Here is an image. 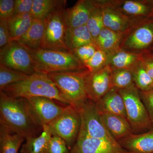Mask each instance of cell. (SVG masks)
Instances as JSON below:
<instances>
[{"instance_id":"cell-1","label":"cell","mask_w":153,"mask_h":153,"mask_svg":"<svg viewBox=\"0 0 153 153\" xmlns=\"http://www.w3.org/2000/svg\"><path fill=\"white\" fill-rule=\"evenodd\" d=\"M0 126L26 138L39 136L43 127L31 117L26 99L10 97L0 91Z\"/></svg>"},{"instance_id":"cell-2","label":"cell","mask_w":153,"mask_h":153,"mask_svg":"<svg viewBox=\"0 0 153 153\" xmlns=\"http://www.w3.org/2000/svg\"><path fill=\"white\" fill-rule=\"evenodd\" d=\"M2 91L13 98L42 97L69 105L48 74L41 72H36L23 81L8 85Z\"/></svg>"},{"instance_id":"cell-3","label":"cell","mask_w":153,"mask_h":153,"mask_svg":"<svg viewBox=\"0 0 153 153\" xmlns=\"http://www.w3.org/2000/svg\"><path fill=\"white\" fill-rule=\"evenodd\" d=\"M28 50L35 62L37 72L47 74L86 69L71 51L42 49Z\"/></svg>"},{"instance_id":"cell-4","label":"cell","mask_w":153,"mask_h":153,"mask_svg":"<svg viewBox=\"0 0 153 153\" xmlns=\"http://www.w3.org/2000/svg\"><path fill=\"white\" fill-rule=\"evenodd\" d=\"M87 69L49 73L48 76L69 105L78 110L88 99L85 85Z\"/></svg>"},{"instance_id":"cell-5","label":"cell","mask_w":153,"mask_h":153,"mask_svg":"<svg viewBox=\"0 0 153 153\" xmlns=\"http://www.w3.org/2000/svg\"><path fill=\"white\" fill-rule=\"evenodd\" d=\"M66 1L53 10L44 19V33L40 49L69 51L66 45L68 30Z\"/></svg>"},{"instance_id":"cell-6","label":"cell","mask_w":153,"mask_h":153,"mask_svg":"<svg viewBox=\"0 0 153 153\" xmlns=\"http://www.w3.org/2000/svg\"><path fill=\"white\" fill-rule=\"evenodd\" d=\"M118 91L123 98L127 119L133 134L145 132L150 128L152 124L147 110L141 99L138 88L134 85Z\"/></svg>"},{"instance_id":"cell-7","label":"cell","mask_w":153,"mask_h":153,"mask_svg":"<svg viewBox=\"0 0 153 153\" xmlns=\"http://www.w3.org/2000/svg\"><path fill=\"white\" fill-rule=\"evenodd\" d=\"M52 136L61 138L71 150L78 137L81 119L79 111L71 105L64 107L63 112L48 125Z\"/></svg>"},{"instance_id":"cell-8","label":"cell","mask_w":153,"mask_h":153,"mask_svg":"<svg viewBox=\"0 0 153 153\" xmlns=\"http://www.w3.org/2000/svg\"><path fill=\"white\" fill-rule=\"evenodd\" d=\"M0 63L28 75L37 72L29 50L16 41H10L1 49Z\"/></svg>"},{"instance_id":"cell-9","label":"cell","mask_w":153,"mask_h":153,"mask_svg":"<svg viewBox=\"0 0 153 153\" xmlns=\"http://www.w3.org/2000/svg\"><path fill=\"white\" fill-rule=\"evenodd\" d=\"M78 110L81 119L80 130L91 137L118 143L102 122L95 102L88 99Z\"/></svg>"},{"instance_id":"cell-10","label":"cell","mask_w":153,"mask_h":153,"mask_svg":"<svg viewBox=\"0 0 153 153\" xmlns=\"http://www.w3.org/2000/svg\"><path fill=\"white\" fill-rule=\"evenodd\" d=\"M26 99V104L31 117L38 125H49L63 112L64 107L57 105L54 100L34 97Z\"/></svg>"},{"instance_id":"cell-11","label":"cell","mask_w":153,"mask_h":153,"mask_svg":"<svg viewBox=\"0 0 153 153\" xmlns=\"http://www.w3.org/2000/svg\"><path fill=\"white\" fill-rule=\"evenodd\" d=\"M112 70L108 64L97 71H88L85 85L88 99L96 102L113 88Z\"/></svg>"},{"instance_id":"cell-12","label":"cell","mask_w":153,"mask_h":153,"mask_svg":"<svg viewBox=\"0 0 153 153\" xmlns=\"http://www.w3.org/2000/svg\"><path fill=\"white\" fill-rule=\"evenodd\" d=\"M70 153H131L119 143L94 138L80 129L75 144Z\"/></svg>"},{"instance_id":"cell-13","label":"cell","mask_w":153,"mask_h":153,"mask_svg":"<svg viewBox=\"0 0 153 153\" xmlns=\"http://www.w3.org/2000/svg\"><path fill=\"white\" fill-rule=\"evenodd\" d=\"M153 41V23H147L134 27L121 45L126 49L138 51L146 49Z\"/></svg>"},{"instance_id":"cell-14","label":"cell","mask_w":153,"mask_h":153,"mask_svg":"<svg viewBox=\"0 0 153 153\" xmlns=\"http://www.w3.org/2000/svg\"><path fill=\"white\" fill-rule=\"evenodd\" d=\"M98 1L79 0L71 8L66 9V18L68 29L86 25Z\"/></svg>"},{"instance_id":"cell-15","label":"cell","mask_w":153,"mask_h":153,"mask_svg":"<svg viewBox=\"0 0 153 153\" xmlns=\"http://www.w3.org/2000/svg\"><path fill=\"white\" fill-rule=\"evenodd\" d=\"M102 7L104 27L118 33H125L131 27L132 20L122 13L110 3L100 1Z\"/></svg>"},{"instance_id":"cell-16","label":"cell","mask_w":153,"mask_h":153,"mask_svg":"<svg viewBox=\"0 0 153 153\" xmlns=\"http://www.w3.org/2000/svg\"><path fill=\"white\" fill-rule=\"evenodd\" d=\"M99 112L107 129L117 142L133 134L127 119L108 113Z\"/></svg>"},{"instance_id":"cell-17","label":"cell","mask_w":153,"mask_h":153,"mask_svg":"<svg viewBox=\"0 0 153 153\" xmlns=\"http://www.w3.org/2000/svg\"><path fill=\"white\" fill-rule=\"evenodd\" d=\"M118 143L131 153H153V130L143 133L132 134Z\"/></svg>"},{"instance_id":"cell-18","label":"cell","mask_w":153,"mask_h":153,"mask_svg":"<svg viewBox=\"0 0 153 153\" xmlns=\"http://www.w3.org/2000/svg\"><path fill=\"white\" fill-rule=\"evenodd\" d=\"M95 104L99 112L117 115L127 119L123 98L118 91L114 88Z\"/></svg>"},{"instance_id":"cell-19","label":"cell","mask_w":153,"mask_h":153,"mask_svg":"<svg viewBox=\"0 0 153 153\" xmlns=\"http://www.w3.org/2000/svg\"><path fill=\"white\" fill-rule=\"evenodd\" d=\"M125 33L114 32L104 27L96 39L95 44L98 49L111 56L121 49Z\"/></svg>"},{"instance_id":"cell-20","label":"cell","mask_w":153,"mask_h":153,"mask_svg":"<svg viewBox=\"0 0 153 153\" xmlns=\"http://www.w3.org/2000/svg\"><path fill=\"white\" fill-rule=\"evenodd\" d=\"M114 7L129 19L139 18L150 13V7L146 4L139 1H109Z\"/></svg>"},{"instance_id":"cell-21","label":"cell","mask_w":153,"mask_h":153,"mask_svg":"<svg viewBox=\"0 0 153 153\" xmlns=\"http://www.w3.org/2000/svg\"><path fill=\"white\" fill-rule=\"evenodd\" d=\"M44 28L43 20L34 19L27 31L15 41L29 50H35L40 49L44 35Z\"/></svg>"},{"instance_id":"cell-22","label":"cell","mask_w":153,"mask_h":153,"mask_svg":"<svg viewBox=\"0 0 153 153\" xmlns=\"http://www.w3.org/2000/svg\"><path fill=\"white\" fill-rule=\"evenodd\" d=\"M43 131L38 136L28 138L22 146L21 153H45L52 136L48 125L42 126Z\"/></svg>"},{"instance_id":"cell-23","label":"cell","mask_w":153,"mask_h":153,"mask_svg":"<svg viewBox=\"0 0 153 153\" xmlns=\"http://www.w3.org/2000/svg\"><path fill=\"white\" fill-rule=\"evenodd\" d=\"M138 54L132 53L121 49L110 57L108 65L112 69H129L132 70L142 61Z\"/></svg>"},{"instance_id":"cell-24","label":"cell","mask_w":153,"mask_h":153,"mask_svg":"<svg viewBox=\"0 0 153 153\" xmlns=\"http://www.w3.org/2000/svg\"><path fill=\"white\" fill-rule=\"evenodd\" d=\"M66 42V46L70 51L87 44L95 43L86 25L68 29Z\"/></svg>"},{"instance_id":"cell-25","label":"cell","mask_w":153,"mask_h":153,"mask_svg":"<svg viewBox=\"0 0 153 153\" xmlns=\"http://www.w3.org/2000/svg\"><path fill=\"white\" fill-rule=\"evenodd\" d=\"M31 13L14 15L8 21L11 41H15L24 35L33 24Z\"/></svg>"},{"instance_id":"cell-26","label":"cell","mask_w":153,"mask_h":153,"mask_svg":"<svg viewBox=\"0 0 153 153\" xmlns=\"http://www.w3.org/2000/svg\"><path fill=\"white\" fill-rule=\"evenodd\" d=\"M26 138L19 134L12 133L0 126L1 153H18Z\"/></svg>"},{"instance_id":"cell-27","label":"cell","mask_w":153,"mask_h":153,"mask_svg":"<svg viewBox=\"0 0 153 153\" xmlns=\"http://www.w3.org/2000/svg\"><path fill=\"white\" fill-rule=\"evenodd\" d=\"M65 0H33L30 13L34 19L44 20L55 8L65 1Z\"/></svg>"},{"instance_id":"cell-28","label":"cell","mask_w":153,"mask_h":153,"mask_svg":"<svg viewBox=\"0 0 153 153\" xmlns=\"http://www.w3.org/2000/svg\"><path fill=\"white\" fill-rule=\"evenodd\" d=\"M111 80L112 87L118 90L135 85L131 69H113Z\"/></svg>"},{"instance_id":"cell-29","label":"cell","mask_w":153,"mask_h":153,"mask_svg":"<svg viewBox=\"0 0 153 153\" xmlns=\"http://www.w3.org/2000/svg\"><path fill=\"white\" fill-rule=\"evenodd\" d=\"M29 76L0 63V90L8 85L23 81Z\"/></svg>"},{"instance_id":"cell-30","label":"cell","mask_w":153,"mask_h":153,"mask_svg":"<svg viewBox=\"0 0 153 153\" xmlns=\"http://www.w3.org/2000/svg\"><path fill=\"white\" fill-rule=\"evenodd\" d=\"M86 25L95 42L101 30L105 27L102 7L100 1H98L97 6L91 13Z\"/></svg>"},{"instance_id":"cell-31","label":"cell","mask_w":153,"mask_h":153,"mask_svg":"<svg viewBox=\"0 0 153 153\" xmlns=\"http://www.w3.org/2000/svg\"><path fill=\"white\" fill-rule=\"evenodd\" d=\"M142 61L132 70L134 82L136 87L140 91L152 90L153 88V79L145 70Z\"/></svg>"},{"instance_id":"cell-32","label":"cell","mask_w":153,"mask_h":153,"mask_svg":"<svg viewBox=\"0 0 153 153\" xmlns=\"http://www.w3.org/2000/svg\"><path fill=\"white\" fill-rule=\"evenodd\" d=\"M110 56L104 51L97 49L94 55L84 64L89 72H93L104 68L109 63Z\"/></svg>"},{"instance_id":"cell-33","label":"cell","mask_w":153,"mask_h":153,"mask_svg":"<svg viewBox=\"0 0 153 153\" xmlns=\"http://www.w3.org/2000/svg\"><path fill=\"white\" fill-rule=\"evenodd\" d=\"M97 49L95 43H92L73 49L71 52L84 65L94 55Z\"/></svg>"},{"instance_id":"cell-34","label":"cell","mask_w":153,"mask_h":153,"mask_svg":"<svg viewBox=\"0 0 153 153\" xmlns=\"http://www.w3.org/2000/svg\"><path fill=\"white\" fill-rule=\"evenodd\" d=\"M45 153H70L66 142L61 138L52 136Z\"/></svg>"},{"instance_id":"cell-35","label":"cell","mask_w":153,"mask_h":153,"mask_svg":"<svg viewBox=\"0 0 153 153\" xmlns=\"http://www.w3.org/2000/svg\"><path fill=\"white\" fill-rule=\"evenodd\" d=\"M15 1L0 0V20L8 21L14 15Z\"/></svg>"},{"instance_id":"cell-36","label":"cell","mask_w":153,"mask_h":153,"mask_svg":"<svg viewBox=\"0 0 153 153\" xmlns=\"http://www.w3.org/2000/svg\"><path fill=\"white\" fill-rule=\"evenodd\" d=\"M140 95L147 110L152 124L153 125V90L140 91Z\"/></svg>"},{"instance_id":"cell-37","label":"cell","mask_w":153,"mask_h":153,"mask_svg":"<svg viewBox=\"0 0 153 153\" xmlns=\"http://www.w3.org/2000/svg\"><path fill=\"white\" fill-rule=\"evenodd\" d=\"M33 0H15L14 15L30 13Z\"/></svg>"},{"instance_id":"cell-38","label":"cell","mask_w":153,"mask_h":153,"mask_svg":"<svg viewBox=\"0 0 153 153\" xmlns=\"http://www.w3.org/2000/svg\"><path fill=\"white\" fill-rule=\"evenodd\" d=\"M11 41L8 23L7 20H0V47H4Z\"/></svg>"},{"instance_id":"cell-39","label":"cell","mask_w":153,"mask_h":153,"mask_svg":"<svg viewBox=\"0 0 153 153\" xmlns=\"http://www.w3.org/2000/svg\"><path fill=\"white\" fill-rule=\"evenodd\" d=\"M145 70L151 78L153 79V59L142 61Z\"/></svg>"},{"instance_id":"cell-40","label":"cell","mask_w":153,"mask_h":153,"mask_svg":"<svg viewBox=\"0 0 153 153\" xmlns=\"http://www.w3.org/2000/svg\"><path fill=\"white\" fill-rule=\"evenodd\" d=\"M152 90H153V89H152Z\"/></svg>"}]
</instances>
